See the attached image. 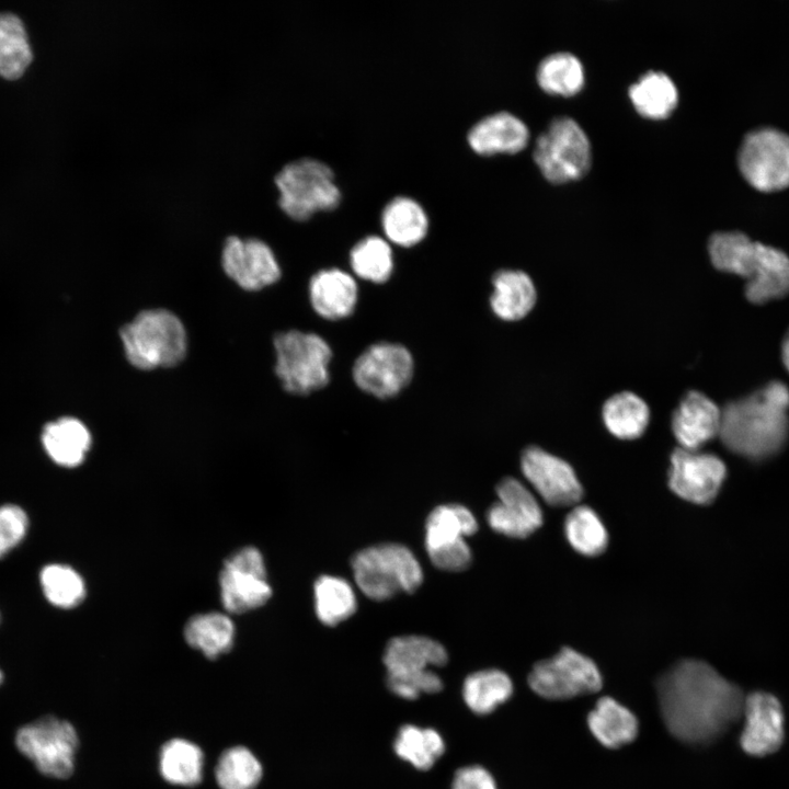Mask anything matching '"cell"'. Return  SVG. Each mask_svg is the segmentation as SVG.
Instances as JSON below:
<instances>
[{"instance_id":"6da1fadb","label":"cell","mask_w":789,"mask_h":789,"mask_svg":"<svg viewBox=\"0 0 789 789\" xmlns=\"http://www.w3.org/2000/svg\"><path fill=\"white\" fill-rule=\"evenodd\" d=\"M656 690L667 730L688 744L714 741L743 716L740 687L700 660L674 664L659 677Z\"/></svg>"},{"instance_id":"7a4b0ae2","label":"cell","mask_w":789,"mask_h":789,"mask_svg":"<svg viewBox=\"0 0 789 789\" xmlns=\"http://www.w3.org/2000/svg\"><path fill=\"white\" fill-rule=\"evenodd\" d=\"M789 389L771 381L721 410L719 437L731 451L758 460L777 454L789 432Z\"/></svg>"},{"instance_id":"3957f363","label":"cell","mask_w":789,"mask_h":789,"mask_svg":"<svg viewBox=\"0 0 789 789\" xmlns=\"http://www.w3.org/2000/svg\"><path fill=\"white\" fill-rule=\"evenodd\" d=\"M708 250L716 268L746 278L745 296L751 302L765 304L789 294V258L781 250L739 231L713 233Z\"/></svg>"},{"instance_id":"277c9868","label":"cell","mask_w":789,"mask_h":789,"mask_svg":"<svg viewBox=\"0 0 789 789\" xmlns=\"http://www.w3.org/2000/svg\"><path fill=\"white\" fill-rule=\"evenodd\" d=\"M126 359L138 369L150 370L180 364L186 354L184 324L167 309H146L119 330Z\"/></svg>"},{"instance_id":"5b68a950","label":"cell","mask_w":789,"mask_h":789,"mask_svg":"<svg viewBox=\"0 0 789 789\" xmlns=\"http://www.w3.org/2000/svg\"><path fill=\"white\" fill-rule=\"evenodd\" d=\"M356 586L368 598L382 602L399 593H413L423 582L415 554L404 545L379 544L357 551L351 560Z\"/></svg>"},{"instance_id":"8992f818","label":"cell","mask_w":789,"mask_h":789,"mask_svg":"<svg viewBox=\"0 0 789 789\" xmlns=\"http://www.w3.org/2000/svg\"><path fill=\"white\" fill-rule=\"evenodd\" d=\"M274 182L281 209L295 220L333 209L341 202V190L332 169L316 158L304 157L286 163Z\"/></svg>"},{"instance_id":"52a82bcc","label":"cell","mask_w":789,"mask_h":789,"mask_svg":"<svg viewBox=\"0 0 789 789\" xmlns=\"http://www.w3.org/2000/svg\"><path fill=\"white\" fill-rule=\"evenodd\" d=\"M273 345L274 370L284 390L309 395L328 385L332 350L323 338L312 332L289 330L277 333Z\"/></svg>"},{"instance_id":"ba28073f","label":"cell","mask_w":789,"mask_h":789,"mask_svg":"<svg viewBox=\"0 0 789 789\" xmlns=\"http://www.w3.org/2000/svg\"><path fill=\"white\" fill-rule=\"evenodd\" d=\"M14 742L19 752L42 775L55 779L72 775L79 737L69 721L43 716L19 728Z\"/></svg>"},{"instance_id":"9c48e42d","label":"cell","mask_w":789,"mask_h":789,"mask_svg":"<svg viewBox=\"0 0 789 789\" xmlns=\"http://www.w3.org/2000/svg\"><path fill=\"white\" fill-rule=\"evenodd\" d=\"M533 158L550 182L579 179L591 167V142L574 118L559 115L537 137Z\"/></svg>"},{"instance_id":"30bf717a","label":"cell","mask_w":789,"mask_h":789,"mask_svg":"<svg viewBox=\"0 0 789 789\" xmlns=\"http://www.w3.org/2000/svg\"><path fill=\"white\" fill-rule=\"evenodd\" d=\"M527 681L534 693L550 700L593 694L603 686L597 665L571 648H563L553 656L537 662Z\"/></svg>"},{"instance_id":"8fae6325","label":"cell","mask_w":789,"mask_h":789,"mask_svg":"<svg viewBox=\"0 0 789 789\" xmlns=\"http://www.w3.org/2000/svg\"><path fill=\"white\" fill-rule=\"evenodd\" d=\"M739 167L744 179L758 191L789 186V135L774 128L750 133L740 147Z\"/></svg>"},{"instance_id":"7c38bea8","label":"cell","mask_w":789,"mask_h":789,"mask_svg":"<svg viewBox=\"0 0 789 789\" xmlns=\"http://www.w3.org/2000/svg\"><path fill=\"white\" fill-rule=\"evenodd\" d=\"M219 585L221 603L232 614L256 609L272 596L263 557L254 547L241 548L225 561Z\"/></svg>"},{"instance_id":"4fadbf2b","label":"cell","mask_w":789,"mask_h":789,"mask_svg":"<svg viewBox=\"0 0 789 789\" xmlns=\"http://www.w3.org/2000/svg\"><path fill=\"white\" fill-rule=\"evenodd\" d=\"M413 369V357L405 346L380 342L356 358L352 375L359 389L376 398L388 399L409 385Z\"/></svg>"},{"instance_id":"5bb4252c","label":"cell","mask_w":789,"mask_h":789,"mask_svg":"<svg viewBox=\"0 0 789 789\" xmlns=\"http://www.w3.org/2000/svg\"><path fill=\"white\" fill-rule=\"evenodd\" d=\"M724 462L713 454L676 448L671 455L668 485L688 502L706 505L718 495L725 479Z\"/></svg>"},{"instance_id":"9a60e30c","label":"cell","mask_w":789,"mask_h":789,"mask_svg":"<svg viewBox=\"0 0 789 789\" xmlns=\"http://www.w3.org/2000/svg\"><path fill=\"white\" fill-rule=\"evenodd\" d=\"M521 469L525 479L549 505L571 506L582 499L583 488L572 467L537 446L524 450Z\"/></svg>"},{"instance_id":"2e32d148","label":"cell","mask_w":789,"mask_h":789,"mask_svg":"<svg viewBox=\"0 0 789 789\" xmlns=\"http://www.w3.org/2000/svg\"><path fill=\"white\" fill-rule=\"evenodd\" d=\"M226 275L245 290H259L277 282L281 267L273 250L263 240L228 237L221 251Z\"/></svg>"},{"instance_id":"e0dca14e","label":"cell","mask_w":789,"mask_h":789,"mask_svg":"<svg viewBox=\"0 0 789 789\" xmlns=\"http://www.w3.org/2000/svg\"><path fill=\"white\" fill-rule=\"evenodd\" d=\"M496 495L498 501L487 512V522L495 533L526 538L541 526V507L519 480L504 478L496 487Z\"/></svg>"},{"instance_id":"ac0fdd59","label":"cell","mask_w":789,"mask_h":789,"mask_svg":"<svg viewBox=\"0 0 789 789\" xmlns=\"http://www.w3.org/2000/svg\"><path fill=\"white\" fill-rule=\"evenodd\" d=\"M743 716L745 724L740 743L744 752L765 756L779 750L785 737V717L781 704L774 695L765 691L747 695Z\"/></svg>"},{"instance_id":"d6986e66","label":"cell","mask_w":789,"mask_h":789,"mask_svg":"<svg viewBox=\"0 0 789 789\" xmlns=\"http://www.w3.org/2000/svg\"><path fill=\"white\" fill-rule=\"evenodd\" d=\"M721 410L704 393L689 391L672 416V431L679 447L699 448L719 436Z\"/></svg>"},{"instance_id":"ffe728a7","label":"cell","mask_w":789,"mask_h":789,"mask_svg":"<svg viewBox=\"0 0 789 789\" xmlns=\"http://www.w3.org/2000/svg\"><path fill=\"white\" fill-rule=\"evenodd\" d=\"M382 660L387 676L408 677L445 665L448 654L445 647L432 638L408 634L392 638Z\"/></svg>"},{"instance_id":"44dd1931","label":"cell","mask_w":789,"mask_h":789,"mask_svg":"<svg viewBox=\"0 0 789 789\" xmlns=\"http://www.w3.org/2000/svg\"><path fill=\"white\" fill-rule=\"evenodd\" d=\"M528 139L527 125L507 111L484 116L467 134L470 148L479 155L517 152L527 145Z\"/></svg>"},{"instance_id":"7402d4cb","label":"cell","mask_w":789,"mask_h":789,"mask_svg":"<svg viewBox=\"0 0 789 789\" xmlns=\"http://www.w3.org/2000/svg\"><path fill=\"white\" fill-rule=\"evenodd\" d=\"M309 297L313 310L327 320L351 316L356 307L358 287L354 277L336 267L317 272L309 282Z\"/></svg>"},{"instance_id":"603a6c76","label":"cell","mask_w":789,"mask_h":789,"mask_svg":"<svg viewBox=\"0 0 789 789\" xmlns=\"http://www.w3.org/2000/svg\"><path fill=\"white\" fill-rule=\"evenodd\" d=\"M381 228L388 241L400 247L421 242L428 231V216L423 206L410 196H396L381 211Z\"/></svg>"},{"instance_id":"cb8c5ba5","label":"cell","mask_w":789,"mask_h":789,"mask_svg":"<svg viewBox=\"0 0 789 789\" xmlns=\"http://www.w3.org/2000/svg\"><path fill=\"white\" fill-rule=\"evenodd\" d=\"M42 442L52 460L71 468L84 460L92 437L80 420L66 416L45 425Z\"/></svg>"},{"instance_id":"d4e9b609","label":"cell","mask_w":789,"mask_h":789,"mask_svg":"<svg viewBox=\"0 0 789 789\" xmlns=\"http://www.w3.org/2000/svg\"><path fill=\"white\" fill-rule=\"evenodd\" d=\"M587 724L595 739L605 747L618 748L638 735L637 717L610 697H602L587 716Z\"/></svg>"},{"instance_id":"484cf974","label":"cell","mask_w":789,"mask_h":789,"mask_svg":"<svg viewBox=\"0 0 789 789\" xmlns=\"http://www.w3.org/2000/svg\"><path fill=\"white\" fill-rule=\"evenodd\" d=\"M493 294L490 304L502 320L516 321L534 307L536 290L530 277L516 270H501L492 278Z\"/></svg>"},{"instance_id":"4316f807","label":"cell","mask_w":789,"mask_h":789,"mask_svg":"<svg viewBox=\"0 0 789 789\" xmlns=\"http://www.w3.org/2000/svg\"><path fill=\"white\" fill-rule=\"evenodd\" d=\"M204 753L186 739L174 737L165 742L159 754L162 778L174 786L194 787L203 779Z\"/></svg>"},{"instance_id":"83f0119b","label":"cell","mask_w":789,"mask_h":789,"mask_svg":"<svg viewBox=\"0 0 789 789\" xmlns=\"http://www.w3.org/2000/svg\"><path fill=\"white\" fill-rule=\"evenodd\" d=\"M473 513L460 504L436 506L425 522V550H433L465 540L478 530Z\"/></svg>"},{"instance_id":"f1b7e54d","label":"cell","mask_w":789,"mask_h":789,"mask_svg":"<svg viewBox=\"0 0 789 789\" xmlns=\"http://www.w3.org/2000/svg\"><path fill=\"white\" fill-rule=\"evenodd\" d=\"M629 98L639 114L664 118L675 108L678 91L667 73L649 70L629 87Z\"/></svg>"},{"instance_id":"f546056e","label":"cell","mask_w":789,"mask_h":789,"mask_svg":"<svg viewBox=\"0 0 789 789\" xmlns=\"http://www.w3.org/2000/svg\"><path fill=\"white\" fill-rule=\"evenodd\" d=\"M184 638L190 647L201 651L206 658L216 659L231 649L235 626L225 614H199L187 620Z\"/></svg>"},{"instance_id":"4dcf8cb0","label":"cell","mask_w":789,"mask_h":789,"mask_svg":"<svg viewBox=\"0 0 789 789\" xmlns=\"http://www.w3.org/2000/svg\"><path fill=\"white\" fill-rule=\"evenodd\" d=\"M315 610L325 626L334 627L354 615L357 598L352 584L341 576L321 575L313 586Z\"/></svg>"},{"instance_id":"1f68e13d","label":"cell","mask_w":789,"mask_h":789,"mask_svg":"<svg viewBox=\"0 0 789 789\" xmlns=\"http://www.w3.org/2000/svg\"><path fill=\"white\" fill-rule=\"evenodd\" d=\"M513 683L510 676L496 668H488L468 675L462 685L467 707L477 714H488L510 699Z\"/></svg>"},{"instance_id":"d6a6232c","label":"cell","mask_w":789,"mask_h":789,"mask_svg":"<svg viewBox=\"0 0 789 789\" xmlns=\"http://www.w3.org/2000/svg\"><path fill=\"white\" fill-rule=\"evenodd\" d=\"M647 403L632 392L610 397L603 407V420L607 430L621 439H634L642 435L649 423Z\"/></svg>"},{"instance_id":"836d02e7","label":"cell","mask_w":789,"mask_h":789,"mask_svg":"<svg viewBox=\"0 0 789 789\" xmlns=\"http://www.w3.org/2000/svg\"><path fill=\"white\" fill-rule=\"evenodd\" d=\"M393 750L397 756L414 768L428 770L445 753V742L432 728L405 724L396 735Z\"/></svg>"},{"instance_id":"e575fe53","label":"cell","mask_w":789,"mask_h":789,"mask_svg":"<svg viewBox=\"0 0 789 789\" xmlns=\"http://www.w3.org/2000/svg\"><path fill=\"white\" fill-rule=\"evenodd\" d=\"M536 78L540 88L548 93L572 95L584 84V68L572 53L556 52L541 59Z\"/></svg>"},{"instance_id":"d590c367","label":"cell","mask_w":789,"mask_h":789,"mask_svg":"<svg viewBox=\"0 0 789 789\" xmlns=\"http://www.w3.org/2000/svg\"><path fill=\"white\" fill-rule=\"evenodd\" d=\"M262 776L261 762L242 745L225 750L215 766V780L220 789H255Z\"/></svg>"},{"instance_id":"8d00e7d4","label":"cell","mask_w":789,"mask_h":789,"mask_svg":"<svg viewBox=\"0 0 789 789\" xmlns=\"http://www.w3.org/2000/svg\"><path fill=\"white\" fill-rule=\"evenodd\" d=\"M564 535L575 551L587 557L604 552L608 542L603 522L596 512L586 505L574 506L568 513L564 519Z\"/></svg>"},{"instance_id":"74e56055","label":"cell","mask_w":789,"mask_h":789,"mask_svg":"<svg viewBox=\"0 0 789 789\" xmlns=\"http://www.w3.org/2000/svg\"><path fill=\"white\" fill-rule=\"evenodd\" d=\"M350 262L357 277L375 284L385 283L393 271L392 249L385 238L367 236L352 248Z\"/></svg>"},{"instance_id":"f35d334b","label":"cell","mask_w":789,"mask_h":789,"mask_svg":"<svg viewBox=\"0 0 789 789\" xmlns=\"http://www.w3.org/2000/svg\"><path fill=\"white\" fill-rule=\"evenodd\" d=\"M31 60L32 50L23 23L13 14H0V76L18 79Z\"/></svg>"},{"instance_id":"ab89813d","label":"cell","mask_w":789,"mask_h":789,"mask_svg":"<svg viewBox=\"0 0 789 789\" xmlns=\"http://www.w3.org/2000/svg\"><path fill=\"white\" fill-rule=\"evenodd\" d=\"M39 579L46 598L55 606L71 608L84 598V582L79 573L68 565H46Z\"/></svg>"},{"instance_id":"60d3db41","label":"cell","mask_w":789,"mask_h":789,"mask_svg":"<svg viewBox=\"0 0 789 789\" xmlns=\"http://www.w3.org/2000/svg\"><path fill=\"white\" fill-rule=\"evenodd\" d=\"M387 686L391 693L407 700H414L422 694H436L443 689V681L433 670L408 677L387 676Z\"/></svg>"},{"instance_id":"b9f144b4","label":"cell","mask_w":789,"mask_h":789,"mask_svg":"<svg viewBox=\"0 0 789 789\" xmlns=\"http://www.w3.org/2000/svg\"><path fill=\"white\" fill-rule=\"evenodd\" d=\"M26 529L27 516L21 507L13 504L0 506V558L23 539Z\"/></svg>"},{"instance_id":"7bdbcfd3","label":"cell","mask_w":789,"mask_h":789,"mask_svg":"<svg viewBox=\"0 0 789 789\" xmlns=\"http://www.w3.org/2000/svg\"><path fill=\"white\" fill-rule=\"evenodd\" d=\"M426 553L435 568L448 572L465 571L472 562V552L466 539Z\"/></svg>"},{"instance_id":"ee69618b","label":"cell","mask_w":789,"mask_h":789,"mask_svg":"<svg viewBox=\"0 0 789 789\" xmlns=\"http://www.w3.org/2000/svg\"><path fill=\"white\" fill-rule=\"evenodd\" d=\"M451 789H498L492 775L478 765L458 769L453 778Z\"/></svg>"},{"instance_id":"f6af8a7d","label":"cell","mask_w":789,"mask_h":789,"mask_svg":"<svg viewBox=\"0 0 789 789\" xmlns=\"http://www.w3.org/2000/svg\"><path fill=\"white\" fill-rule=\"evenodd\" d=\"M781 357H782L785 367L789 371V331L782 342Z\"/></svg>"},{"instance_id":"bcb514c9","label":"cell","mask_w":789,"mask_h":789,"mask_svg":"<svg viewBox=\"0 0 789 789\" xmlns=\"http://www.w3.org/2000/svg\"><path fill=\"white\" fill-rule=\"evenodd\" d=\"M3 679H4V674H3V672L0 670V685L3 683Z\"/></svg>"}]
</instances>
